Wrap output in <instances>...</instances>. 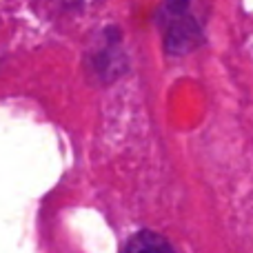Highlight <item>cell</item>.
I'll return each mask as SVG.
<instances>
[{"mask_svg": "<svg viewBox=\"0 0 253 253\" xmlns=\"http://www.w3.org/2000/svg\"><path fill=\"white\" fill-rule=\"evenodd\" d=\"M125 253H175L173 247L153 231H138L125 247Z\"/></svg>", "mask_w": 253, "mask_h": 253, "instance_id": "obj_1", "label": "cell"}]
</instances>
